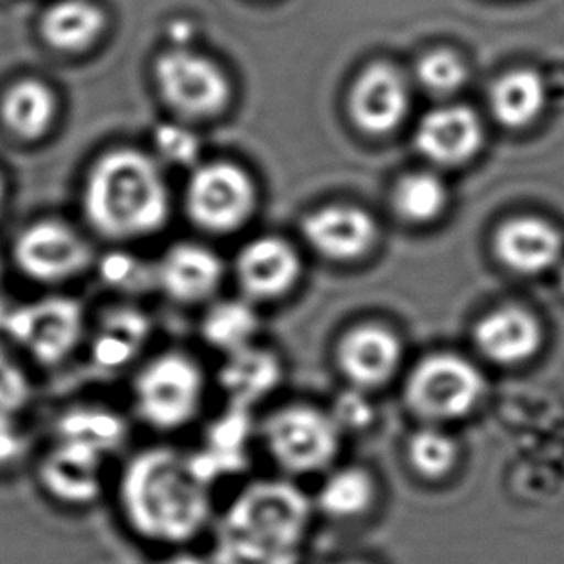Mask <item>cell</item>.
Wrapping results in <instances>:
<instances>
[{
    "label": "cell",
    "instance_id": "6da1fadb",
    "mask_svg": "<svg viewBox=\"0 0 564 564\" xmlns=\"http://www.w3.org/2000/svg\"><path fill=\"white\" fill-rule=\"evenodd\" d=\"M118 501L133 533L159 545L189 543L212 520V486L176 448L135 453L120 474Z\"/></svg>",
    "mask_w": 564,
    "mask_h": 564
},
{
    "label": "cell",
    "instance_id": "7a4b0ae2",
    "mask_svg": "<svg viewBox=\"0 0 564 564\" xmlns=\"http://www.w3.org/2000/svg\"><path fill=\"white\" fill-rule=\"evenodd\" d=\"M312 509L299 487L263 479L228 505L213 540L212 564H299Z\"/></svg>",
    "mask_w": 564,
    "mask_h": 564
},
{
    "label": "cell",
    "instance_id": "3957f363",
    "mask_svg": "<svg viewBox=\"0 0 564 564\" xmlns=\"http://www.w3.org/2000/svg\"><path fill=\"white\" fill-rule=\"evenodd\" d=\"M86 215L112 238L155 232L169 215V192L159 166L140 151H110L86 184Z\"/></svg>",
    "mask_w": 564,
    "mask_h": 564
},
{
    "label": "cell",
    "instance_id": "277c9868",
    "mask_svg": "<svg viewBox=\"0 0 564 564\" xmlns=\"http://www.w3.org/2000/svg\"><path fill=\"white\" fill-rule=\"evenodd\" d=\"M204 394L202 366L181 350L153 356L133 377V410L155 432H178L194 422Z\"/></svg>",
    "mask_w": 564,
    "mask_h": 564
},
{
    "label": "cell",
    "instance_id": "5b68a950",
    "mask_svg": "<svg viewBox=\"0 0 564 564\" xmlns=\"http://www.w3.org/2000/svg\"><path fill=\"white\" fill-rule=\"evenodd\" d=\"M486 392V379L456 354H433L408 377V406L430 422H453L470 414Z\"/></svg>",
    "mask_w": 564,
    "mask_h": 564
},
{
    "label": "cell",
    "instance_id": "8992f818",
    "mask_svg": "<svg viewBox=\"0 0 564 564\" xmlns=\"http://www.w3.org/2000/svg\"><path fill=\"white\" fill-rule=\"evenodd\" d=\"M337 423L310 406H286L267 417L261 427L267 451L289 474H315L338 453Z\"/></svg>",
    "mask_w": 564,
    "mask_h": 564
},
{
    "label": "cell",
    "instance_id": "52a82bcc",
    "mask_svg": "<svg viewBox=\"0 0 564 564\" xmlns=\"http://www.w3.org/2000/svg\"><path fill=\"white\" fill-rule=\"evenodd\" d=\"M4 333L32 360L53 368L86 337V315L76 300L48 296L10 310Z\"/></svg>",
    "mask_w": 564,
    "mask_h": 564
},
{
    "label": "cell",
    "instance_id": "ba28073f",
    "mask_svg": "<svg viewBox=\"0 0 564 564\" xmlns=\"http://www.w3.org/2000/svg\"><path fill=\"white\" fill-rule=\"evenodd\" d=\"M155 79L166 105L182 117H217L228 105L230 84L225 72L186 48L159 56Z\"/></svg>",
    "mask_w": 564,
    "mask_h": 564
},
{
    "label": "cell",
    "instance_id": "9c48e42d",
    "mask_svg": "<svg viewBox=\"0 0 564 564\" xmlns=\"http://www.w3.org/2000/svg\"><path fill=\"white\" fill-rule=\"evenodd\" d=\"M192 219L212 232L240 227L256 205L250 176L232 163H213L197 169L186 194Z\"/></svg>",
    "mask_w": 564,
    "mask_h": 564
},
{
    "label": "cell",
    "instance_id": "30bf717a",
    "mask_svg": "<svg viewBox=\"0 0 564 564\" xmlns=\"http://www.w3.org/2000/svg\"><path fill=\"white\" fill-rule=\"evenodd\" d=\"M17 261L30 279L45 284L68 281L89 261L86 242L61 223H40L18 238Z\"/></svg>",
    "mask_w": 564,
    "mask_h": 564
},
{
    "label": "cell",
    "instance_id": "8fae6325",
    "mask_svg": "<svg viewBox=\"0 0 564 564\" xmlns=\"http://www.w3.org/2000/svg\"><path fill=\"white\" fill-rule=\"evenodd\" d=\"M105 460L107 455L95 448L56 440L41 460V487L61 505L87 507L101 495Z\"/></svg>",
    "mask_w": 564,
    "mask_h": 564
},
{
    "label": "cell",
    "instance_id": "7c38bea8",
    "mask_svg": "<svg viewBox=\"0 0 564 564\" xmlns=\"http://www.w3.org/2000/svg\"><path fill=\"white\" fill-rule=\"evenodd\" d=\"M338 366L358 389L387 383L399 369L402 346L394 333L379 325H360L338 345Z\"/></svg>",
    "mask_w": 564,
    "mask_h": 564
},
{
    "label": "cell",
    "instance_id": "4fadbf2b",
    "mask_svg": "<svg viewBox=\"0 0 564 564\" xmlns=\"http://www.w3.org/2000/svg\"><path fill=\"white\" fill-rule=\"evenodd\" d=\"M236 274L248 299L256 302L281 299L299 279V256L279 238H259L240 251Z\"/></svg>",
    "mask_w": 564,
    "mask_h": 564
},
{
    "label": "cell",
    "instance_id": "5bb4252c",
    "mask_svg": "<svg viewBox=\"0 0 564 564\" xmlns=\"http://www.w3.org/2000/svg\"><path fill=\"white\" fill-rule=\"evenodd\" d=\"M223 274V263L213 251L196 243H181L161 261L158 284L176 304L192 306L212 299Z\"/></svg>",
    "mask_w": 564,
    "mask_h": 564
},
{
    "label": "cell",
    "instance_id": "9a60e30c",
    "mask_svg": "<svg viewBox=\"0 0 564 564\" xmlns=\"http://www.w3.org/2000/svg\"><path fill=\"white\" fill-rule=\"evenodd\" d=\"M474 340L487 360L520 366L540 352V322L520 307H501L486 315L474 330Z\"/></svg>",
    "mask_w": 564,
    "mask_h": 564
},
{
    "label": "cell",
    "instance_id": "2e32d148",
    "mask_svg": "<svg viewBox=\"0 0 564 564\" xmlns=\"http://www.w3.org/2000/svg\"><path fill=\"white\" fill-rule=\"evenodd\" d=\"M281 379L282 366L276 354L258 345L225 356L217 373V383L228 400V406L243 410H251L267 399Z\"/></svg>",
    "mask_w": 564,
    "mask_h": 564
},
{
    "label": "cell",
    "instance_id": "e0dca14e",
    "mask_svg": "<svg viewBox=\"0 0 564 564\" xmlns=\"http://www.w3.org/2000/svg\"><path fill=\"white\" fill-rule=\"evenodd\" d=\"M408 107L404 82L397 72L376 64L361 74L350 97L356 124L369 133H384L399 124Z\"/></svg>",
    "mask_w": 564,
    "mask_h": 564
},
{
    "label": "cell",
    "instance_id": "ac0fdd59",
    "mask_svg": "<svg viewBox=\"0 0 564 564\" xmlns=\"http://www.w3.org/2000/svg\"><path fill=\"white\" fill-rule=\"evenodd\" d=\"M150 337L148 315L135 307H112L102 315L89 338V356L95 368L118 371L132 366Z\"/></svg>",
    "mask_w": 564,
    "mask_h": 564
},
{
    "label": "cell",
    "instance_id": "d6986e66",
    "mask_svg": "<svg viewBox=\"0 0 564 564\" xmlns=\"http://www.w3.org/2000/svg\"><path fill=\"white\" fill-rule=\"evenodd\" d=\"M415 141L425 158L441 165H458L478 151L481 126L470 110L448 107L423 118Z\"/></svg>",
    "mask_w": 564,
    "mask_h": 564
},
{
    "label": "cell",
    "instance_id": "ffe728a7",
    "mask_svg": "<svg viewBox=\"0 0 564 564\" xmlns=\"http://www.w3.org/2000/svg\"><path fill=\"white\" fill-rule=\"evenodd\" d=\"M315 250L329 259H356L373 242L376 227L366 213L350 207H329L315 213L304 225Z\"/></svg>",
    "mask_w": 564,
    "mask_h": 564
},
{
    "label": "cell",
    "instance_id": "44dd1931",
    "mask_svg": "<svg viewBox=\"0 0 564 564\" xmlns=\"http://www.w3.org/2000/svg\"><path fill=\"white\" fill-rule=\"evenodd\" d=\"M497 253L502 263L522 274L545 271L561 258L563 243L555 228L538 219L510 220L499 230Z\"/></svg>",
    "mask_w": 564,
    "mask_h": 564
},
{
    "label": "cell",
    "instance_id": "7402d4cb",
    "mask_svg": "<svg viewBox=\"0 0 564 564\" xmlns=\"http://www.w3.org/2000/svg\"><path fill=\"white\" fill-rule=\"evenodd\" d=\"M105 30V17L87 0H61L45 12L41 33L51 47L79 53L91 47Z\"/></svg>",
    "mask_w": 564,
    "mask_h": 564
},
{
    "label": "cell",
    "instance_id": "603a6c76",
    "mask_svg": "<svg viewBox=\"0 0 564 564\" xmlns=\"http://www.w3.org/2000/svg\"><path fill=\"white\" fill-rule=\"evenodd\" d=\"M259 315L248 300H223L213 304L202 319V338L205 345L228 356L256 345Z\"/></svg>",
    "mask_w": 564,
    "mask_h": 564
},
{
    "label": "cell",
    "instance_id": "cb8c5ba5",
    "mask_svg": "<svg viewBox=\"0 0 564 564\" xmlns=\"http://www.w3.org/2000/svg\"><path fill=\"white\" fill-rule=\"evenodd\" d=\"M0 112L12 133L35 140L47 132L55 120V95L37 79H24L7 91Z\"/></svg>",
    "mask_w": 564,
    "mask_h": 564
},
{
    "label": "cell",
    "instance_id": "d4e9b609",
    "mask_svg": "<svg viewBox=\"0 0 564 564\" xmlns=\"http://www.w3.org/2000/svg\"><path fill=\"white\" fill-rule=\"evenodd\" d=\"M128 435L124 417L101 406L74 408L56 423V440L72 441L109 456Z\"/></svg>",
    "mask_w": 564,
    "mask_h": 564
},
{
    "label": "cell",
    "instance_id": "484cf974",
    "mask_svg": "<svg viewBox=\"0 0 564 564\" xmlns=\"http://www.w3.org/2000/svg\"><path fill=\"white\" fill-rule=\"evenodd\" d=\"M545 91L541 79L530 70L512 72L502 76L494 87L491 105L495 117L502 124L520 128L532 122L543 107Z\"/></svg>",
    "mask_w": 564,
    "mask_h": 564
},
{
    "label": "cell",
    "instance_id": "4316f807",
    "mask_svg": "<svg viewBox=\"0 0 564 564\" xmlns=\"http://www.w3.org/2000/svg\"><path fill=\"white\" fill-rule=\"evenodd\" d=\"M376 499V486L368 471L345 468L330 474L319 491V507L333 518L364 514Z\"/></svg>",
    "mask_w": 564,
    "mask_h": 564
},
{
    "label": "cell",
    "instance_id": "83f0119b",
    "mask_svg": "<svg viewBox=\"0 0 564 564\" xmlns=\"http://www.w3.org/2000/svg\"><path fill=\"white\" fill-rule=\"evenodd\" d=\"M408 456L420 476L440 479L445 478L448 471L455 468L458 447L447 433L441 432L437 427H423L422 432L415 433L410 441Z\"/></svg>",
    "mask_w": 564,
    "mask_h": 564
},
{
    "label": "cell",
    "instance_id": "f1b7e54d",
    "mask_svg": "<svg viewBox=\"0 0 564 564\" xmlns=\"http://www.w3.org/2000/svg\"><path fill=\"white\" fill-rule=\"evenodd\" d=\"M445 205V189L432 174H412L400 182L394 194L397 212L408 220L433 219Z\"/></svg>",
    "mask_w": 564,
    "mask_h": 564
},
{
    "label": "cell",
    "instance_id": "f546056e",
    "mask_svg": "<svg viewBox=\"0 0 564 564\" xmlns=\"http://www.w3.org/2000/svg\"><path fill=\"white\" fill-rule=\"evenodd\" d=\"M32 397L30 379L24 369L0 350V425L17 423Z\"/></svg>",
    "mask_w": 564,
    "mask_h": 564
},
{
    "label": "cell",
    "instance_id": "4dcf8cb0",
    "mask_svg": "<svg viewBox=\"0 0 564 564\" xmlns=\"http://www.w3.org/2000/svg\"><path fill=\"white\" fill-rule=\"evenodd\" d=\"M101 279L117 291L140 292L158 282V271L151 273L148 267L126 253H112L101 263Z\"/></svg>",
    "mask_w": 564,
    "mask_h": 564
},
{
    "label": "cell",
    "instance_id": "1f68e13d",
    "mask_svg": "<svg viewBox=\"0 0 564 564\" xmlns=\"http://www.w3.org/2000/svg\"><path fill=\"white\" fill-rule=\"evenodd\" d=\"M417 76L422 79L423 86L435 94H451L463 84L466 70L455 55L440 51L423 58L417 66Z\"/></svg>",
    "mask_w": 564,
    "mask_h": 564
},
{
    "label": "cell",
    "instance_id": "d6a6232c",
    "mask_svg": "<svg viewBox=\"0 0 564 564\" xmlns=\"http://www.w3.org/2000/svg\"><path fill=\"white\" fill-rule=\"evenodd\" d=\"M158 148L169 161L178 165H188L196 161L199 143L194 133L181 126L166 124L159 128L155 133Z\"/></svg>",
    "mask_w": 564,
    "mask_h": 564
},
{
    "label": "cell",
    "instance_id": "836d02e7",
    "mask_svg": "<svg viewBox=\"0 0 564 564\" xmlns=\"http://www.w3.org/2000/svg\"><path fill=\"white\" fill-rule=\"evenodd\" d=\"M330 417L337 423L338 430H364L371 423L373 408L356 387L354 391L343 392L335 400Z\"/></svg>",
    "mask_w": 564,
    "mask_h": 564
},
{
    "label": "cell",
    "instance_id": "e575fe53",
    "mask_svg": "<svg viewBox=\"0 0 564 564\" xmlns=\"http://www.w3.org/2000/svg\"><path fill=\"white\" fill-rule=\"evenodd\" d=\"M24 437L17 423L0 425V466H9L22 455Z\"/></svg>",
    "mask_w": 564,
    "mask_h": 564
},
{
    "label": "cell",
    "instance_id": "d590c367",
    "mask_svg": "<svg viewBox=\"0 0 564 564\" xmlns=\"http://www.w3.org/2000/svg\"><path fill=\"white\" fill-rule=\"evenodd\" d=\"M159 564H212V561H205L202 556L192 555V553H176Z\"/></svg>",
    "mask_w": 564,
    "mask_h": 564
},
{
    "label": "cell",
    "instance_id": "8d00e7d4",
    "mask_svg": "<svg viewBox=\"0 0 564 564\" xmlns=\"http://www.w3.org/2000/svg\"><path fill=\"white\" fill-rule=\"evenodd\" d=\"M9 307L4 306V302L0 300V330H4V325H7V317H9Z\"/></svg>",
    "mask_w": 564,
    "mask_h": 564
},
{
    "label": "cell",
    "instance_id": "74e56055",
    "mask_svg": "<svg viewBox=\"0 0 564 564\" xmlns=\"http://www.w3.org/2000/svg\"><path fill=\"white\" fill-rule=\"evenodd\" d=\"M558 281H561V289H563L564 292V267L563 271H561V276H558Z\"/></svg>",
    "mask_w": 564,
    "mask_h": 564
},
{
    "label": "cell",
    "instance_id": "f35d334b",
    "mask_svg": "<svg viewBox=\"0 0 564 564\" xmlns=\"http://www.w3.org/2000/svg\"><path fill=\"white\" fill-rule=\"evenodd\" d=\"M0 199H2V182H0Z\"/></svg>",
    "mask_w": 564,
    "mask_h": 564
},
{
    "label": "cell",
    "instance_id": "ab89813d",
    "mask_svg": "<svg viewBox=\"0 0 564 564\" xmlns=\"http://www.w3.org/2000/svg\"><path fill=\"white\" fill-rule=\"evenodd\" d=\"M0 279H2V265H0Z\"/></svg>",
    "mask_w": 564,
    "mask_h": 564
},
{
    "label": "cell",
    "instance_id": "60d3db41",
    "mask_svg": "<svg viewBox=\"0 0 564 564\" xmlns=\"http://www.w3.org/2000/svg\"><path fill=\"white\" fill-rule=\"evenodd\" d=\"M343 564H366V563H343Z\"/></svg>",
    "mask_w": 564,
    "mask_h": 564
}]
</instances>
